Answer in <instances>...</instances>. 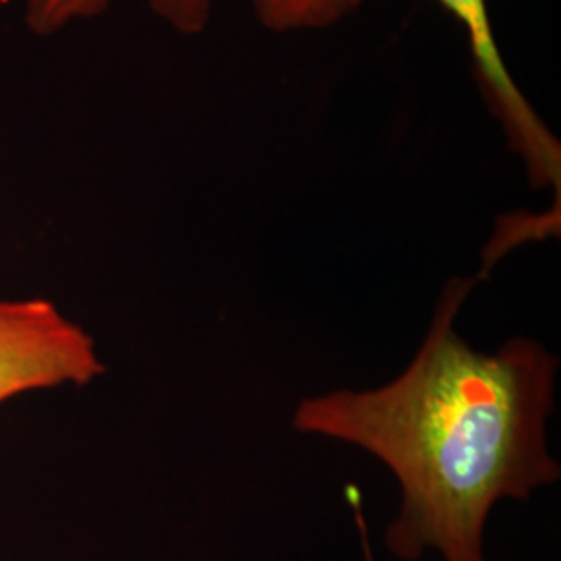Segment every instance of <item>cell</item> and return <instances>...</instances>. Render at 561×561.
Listing matches in <instances>:
<instances>
[{
  "label": "cell",
  "instance_id": "1",
  "mask_svg": "<svg viewBox=\"0 0 561 561\" xmlns=\"http://www.w3.org/2000/svg\"><path fill=\"white\" fill-rule=\"evenodd\" d=\"M472 279L449 280L414 360L377 389L301 400L291 424L356 445L393 472L400 510L385 547L401 561H486L484 528L502 500L560 481L547 447L558 358L528 337L493 354L456 331Z\"/></svg>",
  "mask_w": 561,
  "mask_h": 561
},
{
  "label": "cell",
  "instance_id": "2",
  "mask_svg": "<svg viewBox=\"0 0 561 561\" xmlns=\"http://www.w3.org/2000/svg\"><path fill=\"white\" fill-rule=\"evenodd\" d=\"M104 370L94 340L55 301L0 300V405L30 391L83 387Z\"/></svg>",
  "mask_w": 561,
  "mask_h": 561
},
{
  "label": "cell",
  "instance_id": "3",
  "mask_svg": "<svg viewBox=\"0 0 561 561\" xmlns=\"http://www.w3.org/2000/svg\"><path fill=\"white\" fill-rule=\"evenodd\" d=\"M460 23L482 101L500 123L512 152L520 157L535 190L561 192V144L505 67L486 0H437Z\"/></svg>",
  "mask_w": 561,
  "mask_h": 561
},
{
  "label": "cell",
  "instance_id": "4",
  "mask_svg": "<svg viewBox=\"0 0 561 561\" xmlns=\"http://www.w3.org/2000/svg\"><path fill=\"white\" fill-rule=\"evenodd\" d=\"M113 0H23V23L30 34L53 38L62 30L96 20ZM150 11L183 36L202 34L210 18L215 0H148Z\"/></svg>",
  "mask_w": 561,
  "mask_h": 561
},
{
  "label": "cell",
  "instance_id": "5",
  "mask_svg": "<svg viewBox=\"0 0 561 561\" xmlns=\"http://www.w3.org/2000/svg\"><path fill=\"white\" fill-rule=\"evenodd\" d=\"M364 0H252L254 18L275 34L327 30L352 15Z\"/></svg>",
  "mask_w": 561,
  "mask_h": 561
}]
</instances>
